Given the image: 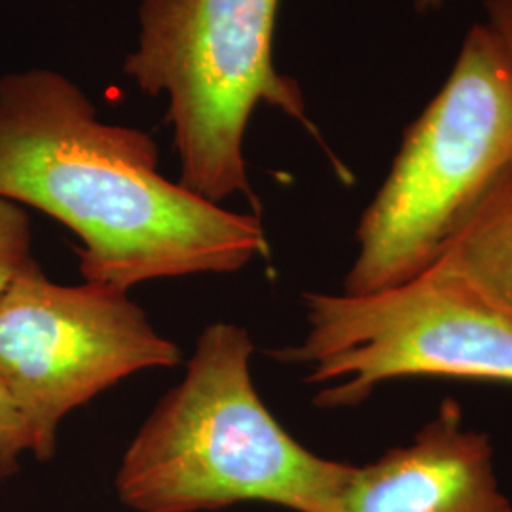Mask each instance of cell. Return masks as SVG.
Returning a JSON list of instances; mask_svg holds the SVG:
<instances>
[{
    "mask_svg": "<svg viewBox=\"0 0 512 512\" xmlns=\"http://www.w3.org/2000/svg\"><path fill=\"white\" fill-rule=\"evenodd\" d=\"M416 2V10L420 14H427V12H435L444 6L446 0H414Z\"/></svg>",
    "mask_w": 512,
    "mask_h": 512,
    "instance_id": "7c38bea8",
    "label": "cell"
},
{
    "mask_svg": "<svg viewBox=\"0 0 512 512\" xmlns=\"http://www.w3.org/2000/svg\"><path fill=\"white\" fill-rule=\"evenodd\" d=\"M332 512H512V503L492 440L448 399L408 444L353 467Z\"/></svg>",
    "mask_w": 512,
    "mask_h": 512,
    "instance_id": "52a82bcc",
    "label": "cell"
},
{
    "mask_svg": "<svg viewBox=\"0 0 512 512\" xmlns=\"http://www.w3.org/2000/svg\"><path fill=\"white\" fill-rule=\"evenodd\" d=\"M255 346L232 323L207 327L183 382L131 440L116 475L122 503L139 512H198L262 501L332 512L353 465L293 439L260 401Z\"/></svg>",
    "mask_w": 512,
    "mask_h": 512,
    "instance_id": "7a4b0ae2",
    "label": "cell"
},
{
    "mask_svg": "<svg viewBox=\"0 0 512 512\" xmlns=\"http://www.w3.org/2000/svg\"><path fill=\"white\" fill-rule=\"evenodd\" d=\"M181 363L128 293L50 281L33 262L0 293V385L29 427L40 461L74 408L147 368Z\"/></svg>",
    "mask_w": 512,
    "mask_h": 512,
    "instance_id": "8992f818",
    "label": "cell"
},
{
    "mask_svg": "<svg viewBox=\"0 0 512 512\" xmlns=\"http://www.w3.org/2000/svg\"><path fill=\"white\" fill-rule=\"evenodd\" d=\"M484 12L482 23L512 65V0H484Z\"/></svg>",
    "mask_w": 512,
    "mask_h": 512,
    "instance_id": "8fae6325",
    "label": "cell"
},
{
    "mask_svg": "<svg viewBox=\"0 0 512 512\" xmlns=\"http://www.w3.org/2000/svg\"><path fill=\"white\" fill-rule=\"evenodd\" d=\"M33 450L29 427L6 389L0 385V476H12L19 458Z\"/></svg>",
    "mask_w": 512,
    "mask_h": 512,
    "instance_id": "30bf717a",
    "label": "cell"
},
{
    "mask_svg": "<svg viewBox=\"0 0 512 512\" xmlns=\"http://www.w3.org/2000/svg\"><path fill=\"white\" fill-rule=\"evenodd\" d=\"M33 262L27 213L18 203L0 198V293Z\"/></svg>",
    "mask_w": 512,
    "mask_h": 512,
    "instance_id": "9c48e42d",
    "label": "cell"
},
{
    "mask_svg": "<svg viewBox=\"0 0 512 512\" xmlns=\"http://www.w3.org/2000/svg\"><path fill=\"white\" fill-rule=\"evenodd\" d=\"M302 344L272 357L325 385L315 404L348 408L401 378L512 385V321L439 264L365 294H304Z\"/></svg>",
    "mask_w": 512,
    "mask_h": 512,
    "instance_id": "5b68a950",
    "label": "cell"
},
{
    "mask_svg": "<svg viewBox=\"0 0 512 512\" xmlns=\"http://www.w3.org/2000/svg\"><path fill=\"white\" fill-rule=\"evenodd\" d=\"M511 171L512 65L476 23L359 220L342 293L382 291L423 272Z\"/></svg>",
    "mask_w": 512,
    "mask_h": 512,
    "instance_id": "3957f363",
    "label": "cell"
},
{
    "mask_svg": "<svg viewBox=\"0 0 512 512\" xmlns=\"http://www.w3.org/2000/svg\"><path fill=\"white\" fill-rule=\"evenodd\" d=\"M433 264L465 281L512 321V171L461 224Z\"/></svg>",
    "mask_w": 512,
    "mask_h": 512,
    "instance_id": "ba28073f",
    "label": "cell"
},
{
    "mask_svg": "<svg viewBox=\"0 0 512 512\" xmlns=\"http://www.w3.org/2000/svg\"><path fill=\"white\" fill-rule=\"evenodd\" d=\"M158 164L147 131L99 120L67 76L0 78V198L71 228L88 283L128 293L150 279L238 272L268 253L256 215L203 200Z\"/></svg>",
    "mask_w": 512,
    "mask_h": 512,
    "instance_id": "6da1fadb",
    "label": "cell"
},
{
    "mask_svg": "<svg viewBox=\"0 0 512 512\" xmlns=\"http://www.w3.org/2000/svg\"><path fill=\"white\" fill-rule=\"evenodd\" d=\"M281 0H143L124 73L167 97L184 188L207 202L253 200L243 139L266 103L315 133L298 82L274 65ZM253 203L256 202L253 200Z\"/></svg>",
    "mask_w": 512,
    "mask_h": 512,
    "instance_id": "277c9868",
    "label": "cell"
}]
</instances>
